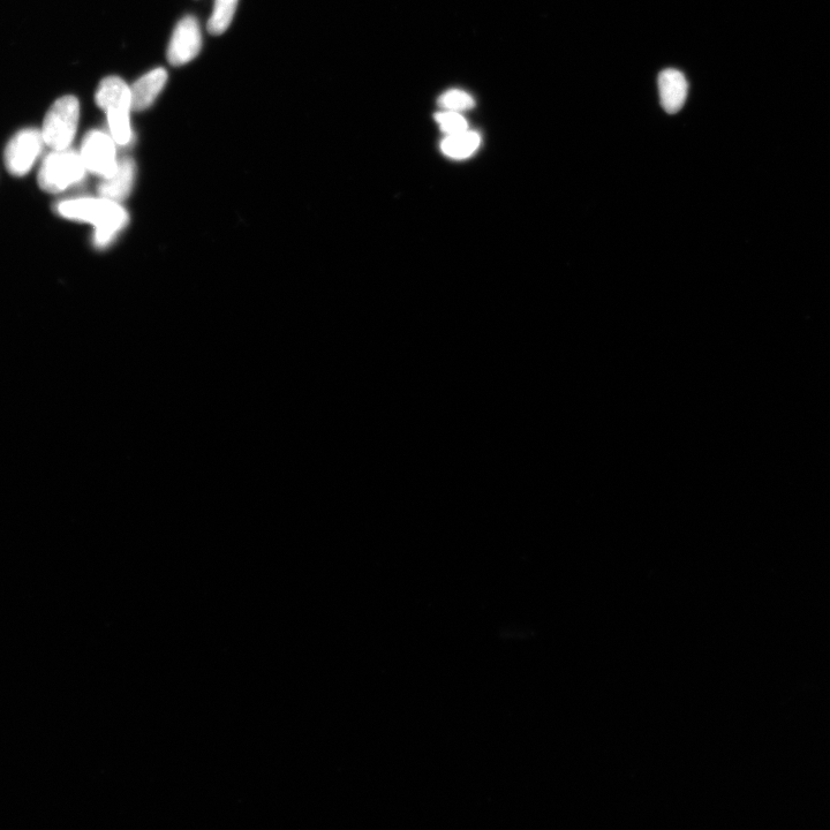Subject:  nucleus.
Instances as JSON below:
<instances>
[{
  "label": "nucleus",
  "instance_id": "f257e3e1",
  "mask_svg": "<svg viewBox=\"0 0 830 830\" xmlns=\"http://www.w3.org/2000/svg\"><path fill=\"white\" fill-rule=\"evenodd\" d=\"M58 214L67 220L94 225V243L98 248L108 247L128 224L127 211L119 202L105 198H81L59 203Z\"/></svg>",
  "mask_w": 830,
  "mask_h": 830
},
{
  "label": "nucleus",
  "instance_id": "f03ea898",
  "mask_svg": "<svg viewBox=\"0 0 830 830\" xmlns=\"http://www.w3.org/2000/svg\"><path fill=\"white\" fill-rule=\"evenodd\" d=\"M80 103L77 97L66 95L58 98L45 115L42 137L52 150L70 149L78 131Z\"/></svg>",
  "mask_w": 830,
  "mask_h": 830
},
{
  "label": "nucleus",
  "instance_id": "7ed1b4c3",
  "mask_svg": "<svg viewBox=\"0 0 830 830\" xmlns=\"http://www.w3.org/2000/svg\"><path fill=\"white\" fill-rule=\"evenodd\" d=\"M82 157L73 150H54L45 157L39 172V185L44 192L57 194L81 183L86 176Z\"/></svg>",
  "mask_w": 830,
  "mask_h": 830
},
{
  "label": "nucleus",
  "instance_id": "20e7f679",
  "mask_svg": "<svg viewBox=\"0 0 830 830\" xmlns=\"http://www.w3.org/2000/svg\"><path fill=\"white\" fill-rule=\"evenodd\" d=\"M45 145L42 132L25 128L7 143L4 160L6 169L15 177L25 176L32 170Z\"/></svg>",
  "mask_w": 830,
  "mask_h": 830
},
{
  "label": "nucleus",
  "instance_id": "39448f33",
  "mask_svg": "<svg viewBox=\"0 0 830 830\" xmlns=\"http://www.w3.org/2000/svg\"><path fill=\"white\" fill-rule=\"evenodd\" d=\"M80 155L87 170L103 179L117 170L116 142L107 133L90 131L83 139Z\"/></svg>",
  "mask_w": 830,
  "mask_h": 830
},
{
  "label": "nucleus",
  "instance_id": "423d86ee",
  "mask_svg": "<svg viewBox=\"0 0 830 830\" xmlns=\"http://www.w3.org/2000/svg\"><path fill=\"white\" fill-rule=\"evenodd\" d=\"M202 35L198 20L191 15L181 19L173 30L168 49L172 66L186 65L200 54Z\"/></svg>",
  "mask_w": 830,
  "mask_h": 830
},
{
  "label": "nucleus",
  "instance_id": "0eeeda50",
  "mask_svg": "<svg viewBox=\"0 0 830 830\" xmlns=\"http://www.w3.org/2000/svg\"><path fill=\"white\" fill-rule=\"evenodd\" d=\"M659 94L664 111L674 115L684 107L689 94V82L675 69H667L659 75Z\"/></svg>",
  "mask_w": 830,
  "mask_h": 830
},
{
  "label": "nucleus",
  "instance_id": "6e6552de",
  "mask_svg": "<svg viewBox=\"0 0 830 830\" xmlns=\"http://www.w3.org/2000/svg\"><path fill=\"white\" fill-rule=\"evenodd\" d=\"M135 173H137V165L130 157H125L118 162L117 170L112 176L104 178L98 193L102 198L112 201H122L130 195L134 185Z\"/></svg>",
  "mask_w": 830,
  "mask_h": 830
},
{
  "label": "nucleus",
  "instance_id": "1a4fd4ad",
  "mask_svg": "<svg viewBox=\"0 0 830 830\" xmlns=\"http://www.w3.org/2000/svg\"><path fill=\"white\" fill-rule=\"evenodd\" d=\"M166 82H168V72L162 67L148 72L135 81L131 87L132 111H143L152 107Z\"/></svg>",
  "mask_w": 830,
  "mask_h": 830
},
{
  "label": "nucleus",
  "instance_id": "9d476101",
  "mask_svg": "<svg viewBox=\"0 0 830 830\" xmlns=\"http://www.w3.org/2000/svg\"><path fill=\"white\" fill-rule=\"evenodd\" d=\"M95 101L105 113L111 110L132 111L131 88L119 77L103 79L96 90Z\"/></svg>",
  "mask_w": 830,
  "mask_h": 830
},
{
  "label": "nucleus",
  "instance_id": "9b49d317",
  "mask_svg": "<svg viewBox=\"0 0 830 830\" xmlns=\"http://www.w3.org/2000/svg\"><path fill=\"white\" fill-rule=\"evenodd\" d=\"M481 138L478 133L465 131L462 133L447 135L441 143V149L445 156L454 160H464L472 156L480 147Z\"/></svg>",
  "mask_w": 830,
  "mask_h": 830
},
{
  "label": "nucleus",
  "instance_id": "f8f14e48",
  "mask_svg": "<svg viewBox=\"0 0 830 830\" xmlns=\"http://www.w3.org/2000/svg\"><path fill=\"white\" fill-rule=\"evenodd\" d=\"M239 0H215L214 12L208 21L209 34L220 36L228 30L237 11Z\"/></svg>",
  "mask_w": 830,
  "mask_h": 830
},
{
  "label": "nucleus",
  "instance_id": "ddd939ff",
  "mask_svg": "<svg viewBox=\"0 0 830 830\" xmlns=\"http://www.w3.org/2000/svg\"><path fill=\"white\" fill-rule=\"evenodd\" d=\"M130 110H111L107 112L110 134L116 145L127 146L132 141Z\"/></svg>",
  "mask_w": 830,
  "mask_h": 830
},
{
  "label": "nucleus",
  "instance_id": "4468645a",
  "mask_svg": "<svg viewBox=\"0 0 830 830\" xmlns=\"http://www.w3.org/2000/svg\"><path fill=\"white\" fill-rule=\"evenodd\" d=\"M444 110L462 112L474 107V98L463 90L452 89L444 93L439 100Z\"/></svg>",
  "mask_w": 830,
  "mask_h": 830
},
{
  "label": "nucleus",
  "instance_id": "2eb2a0df",
  "mask_svg": "<svg viewBox=\"0 0 830 830\" xmlns=\"http://www.w3.org/2000/svg\"><path fill=\"white\" fill-rule=\"evenodd\" d=\"M435 119L442 132L447 135H454L469 131V124H467L466 119L460 112L445 110L437 113Z\"/></svg>",
  "mask_w": 830,
  "mask_h": 830
}]
</instances>
